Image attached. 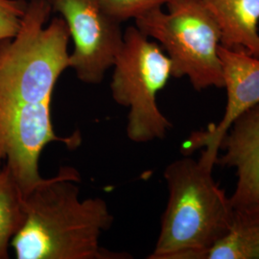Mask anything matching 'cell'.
Returning a JSON list of instances; mask_svg holds the SVG:
<instances>
[{
    "label": "cell",
    "instance_id": "obj_1",
    "mask_svg": "<svg viewBox=\"0 0 259 259\" xmlns=\"http://www.w3.org/2000/svg\"><path fill=\"white\" fill-rule=\"evenodd\" d=\"M47 0H28L19 33L0 41V166H6L24 196L44 178L39 157L48 144L78 148L79 132L56 134L52 97L69 68L70 35L61 17L50 19Z\"/></svg>",
    "mask_w": 259,
    "mask_h": 259
},
{
    "label": "cell",
    "instance_id": "obj_2",
    "mask_svg": "<svg viewBox=\"0 0 259 259\" xmlns=\"http://www.w3.org/2000/svg\"><path fill=\"white\" fill-rule=\"evenodd\" d=\"M80 182L75 168L61 167L24 196L25 219L10 244L17 258H132L101 247L113 216L101 198H79Z\"/></svg>",
    "mask_w": 259,
    "mask_h": 259
},
{
    "label": "cell",
    "instance_id": "obj_3",
    "mask_svg": "<svg viewBox=\"0 0 259 259\" xmlns=\"http://www.w3.org/2000/svg\"><path fill=\"white\" fill-rule=\"evenodd\" d=\"M216 158L202 151L167 165L168 201L160 232L149 259H205L229 232L233 217L230 197L212 176Z\"/></svg>",
    "mask_w": 259,
    "mask_h": 259
},
{
    "label": "cell",
    "instance_id": "obj_4",
    "mask_svg": "<svg viewBox=\"0 0 259 259\" xmlns=\"http://www.w3.org/2000/svg\"><path fill=\"white\" fill-rule=\"evenodd\" d=\"M135 20L136 26L164 50L172 77L187 78L195 91L224 89L219 56L221 32L202 0H174Z\"/></svg>",
    "mask_w": 259,
    "mask_h": 259
},
{
    "label": "cell",
    "instance_id": "obj_5",
    "mask_svg": "<svg viewBox=\"0 0 259 259\" xmlns=\"http://www.w3.org/2000/svg\"><path fill=\"white\" fill-rule=\"evenodd\" d=\"M111 93L129 109L126 134L136 143L165 139L173 124L160 111L157 93L172 77V64L164 50L139 28L129 26L112 65Z\"/></svg>",
    "mask_w": 259,
    "mask_h": 259
},
{
    "label": "cell",
    "instance_id": "obj_6",
    "mask_svg": "<svg viewBox=\"0 0 259 259\" xmlns=\"http://www.w3.org/2000/svg\"><path fill=\"white\" fill-rule=\"evenodd\" d=\"M47 1L65 20L73 40L69 68L83 83H101L122 46L121 23L107 14L99 0Z\"/></svg>",
    "mask_w": 259,
    "mask_h": 259
},
{
    "label": "cell",
    "instance_id": "obj_7",
    "mask_svg": "<svg viewBox=\"0 0 259 259\" xmlns=\"http://www.w3.org/2000/svg\"><path fill=\"white\" fill-rule=\"evenodd\" d=\"M224 89L227 105L223 118L205 130L194 132L182 145V153L190 156L203 149L212 157H218L219 145L227 130L239 114L259 103V57L241 50L220 46Z\"/></svg>",
    "mask_w": 259,
    "mask_h": 259
},
{
    "label": "cell",
    "instance_id": "obj_8",
    "mask_svg": "<svg viewBox=\"0 0 259 259\" xmlns=\"http://www.w3.org/2000/svg\"><path fill=\"white\" fill-rule=\"evenodd\" d=\"M216 164L236 170L237 182L230 197L233 207L259 200V103L242 112L227 130Z\"/></svg>",
    "mask_w": 259,
    "mask_h": 259
},
{
    "label": "cell",
    "instance_id": "obj_9",
    "mask_svg": "<svg viewBox=\"0 0 259 259\" xmlns=\"http://www.w3.org/2000/svg\"><path fill=\"white\" fill-rule=\"evenodd\" d=\"M221 32V46L259 57V0H202Z\"/></svg>",
    "mask_w": 259,
    "mask_h": 259
},
{
    "label": "cell",
    "instance_id": "obj_10",
    "mask_svg": "<svg viewBox=\"0 0 259 259\" xmlns=\"http://www.w3.org/2000/svg\"><path fill=\"white\" fill-rule=\"evenodd\" d=\"M233 209L229 232L205 259H259V200Z\"/></svg>",
    "mask_w": 259,
    "mask_h": 259
},
{
    "label": "cell",
    "instance_id": "obj_11",
    "mask_svg": "<svg viewBox=\"0 0 259 259\" xmlns=\"http://www.w3.org/2000/svg\"><path fill=\"white\" fill-rule=\"evenodd\" d=\"M25 219L24 195L8 168L0 169V259L9 257L11 240Z\"/></svg>",
    "mask_w": 259,
    "mask_h": 259
},
{
    "label": "cell",
    "instance_id": "obj_12",
    "mask_svg": "<svg viewBox=\"0 0 259 259\" xmlns=\"http://www.w3.org/2000/svg\"><path fill=\"white\" fill-rule=\"evenodd\" d=\"M103 9L111 18L122 23L136 19L152 10L162 8L174 0H99Z\"/></svg>",
    "mask_w": 259,
    "mask_h": 259
},
{
    "label": "cell",
    "instance_id": "obj_13",
    "mask_svg": "<svg viewBox=\"0 0 259 259\" xmlns=\"http://www.w3.org/2000/svg\"><path fill=\"white\" fill-rule=\"evenodd\" d=\"M27 5L28 0H0V41L19 33Z\"/></svg>",
    "mask_w": 259,
    "mask_h": 259
},
{
    "label": "cell",
    "instance_id": "obj_14",
    "mask_svg": "<svg viewBox=\"0 0 259 259\" xmlns=\"http://www.w3.org/2000/svg\"><path fill=\"white\" fill-rule=\"evenodd\" d=\"M1 168H2V166H0V169H1Z\"/></svg>",
    "mask_w": 259,
    "mask_h": 259
}]
</instances>
